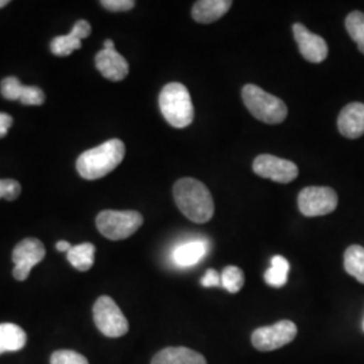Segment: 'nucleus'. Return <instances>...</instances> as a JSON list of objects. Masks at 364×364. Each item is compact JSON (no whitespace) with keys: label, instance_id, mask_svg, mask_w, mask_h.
Returning <instances> with one entry per match:
<instances>
[{"label":"nucleus","instance_id":"obj_12","mask_svg":"<svg viewBox=\"0 0 364 364\" xmlns=\"http://www.w3.org/2000/svg\"><path fill=\"white\" fill-rule=\"evenodd\" d=\"M1 96L7 100H18L25 105H42L45 93L38 87H26L16 77H6L0 82Z\"/></svg>","mask_w":364,"mask_h":364},{"label":"nucleus","instance_id":"obj_24","mask_svg":"<svg viewBox=\"0 0 364 364\" xmlns=\"http://www.w3.org/2000/svg\"><path fill=\"white\" fill-rule=\"evenodd\" d=\"M221 285L230 293H237L245 285V273L236 266H228L221 273Z\"/></svg>","mask_w":364,"mask_h":364},{"label":"nucleus","instance_id":"obj_17","mask_svg":"<svg viewBox=\"0 0 364 364\" xmlns=\"http://www.w3.org/2000/svg\"><path fill=\"white\" fill-rule=\"evenodd\" d=\"M151 364H207V359L186 347H169L158 352Z\"/></svg>","mask_w":364,"mask_h":364},{"label":"nucleus","instance_id":"obj_32","mask_svg":"<svg viewBox=\"0 0 364 364\" xmlns=\"http://www.w3.org/2000/svg\"><path fill=\"white\" fill-rule=\"evenodd\" d=\"M9 4V0H0V9L6 7Z\"/></svg>","mask_w":364,"mask_h":364},{"label":"nucleus","instance_id":"obj_2","mask_svg":"<svg viewBox=\"0 0 364 364\" xmlns=\"http://www.w3.org/2000/svg\"><path fill=\"white\" fill-rule=\"evenodd\" d=\"M126 154V146L120 139H111L78 156V174L85 180H99L117 169Z\"/></svg>","mask_w":364,"mask_h":364},{"label":"nucleus","instance_id":"obj_33","mask_svg":"<svg viewBox=\"0 0 364 364\" xmlns=\"http://www.w3.org/2000/svg\"><path fill=\"white\" fill-rule=\"evenodd\" d=\"M363 331H364V321H363Z\"/></svg>","mask_w":364,"mask_h":364},{"label":"nucleus","instance_id":"obj_27","mask_svg":"<svg viewBox=\"0 0 364 364\" xmlns=\"http://www.w3.org/2000/svg\"><path fill=\"white\" fill-rule=\"evenodd\" d=\"M100 4L114 13H123V11H129L132 10L135 6L134 0H102Z\"/></svg>","mask_w":364,"mask_h":364},{"label":"nucleus","instance_id":"obj_20","mask_svg":"<svg viewBox=\"0 0 364 364\" xmlns=\"http://www.w3.org/2000/svg\"><path fill=\"white\" fill-rule=\"evenodd\" d=\"M95 252L96 248L92 243H81L70 248L66 252V257L78 272H88L95 263Z\"/></svg>","mask_w":364,"mask_h":364},{"label":"nucleus","instance_id":"obj_9","mask_svg":"<svg viewBox=\"0 0 364 364\" xmlns=\"http://www.w3.org/2000/svg\"><path fill=\"white\" fill-rule=\"evenodd\" d=\"M252 169L262 178L279 183H289L297 178L299 168L294 162L279 156L262 154L254 159Z\"/></svg>","mask_w":364,"mask_h":364},{"label":"nucleus","instance_id":"obj_5","mask_svg":"<svg viewBox=\"0 0 364 364\" xmlns=\"http://www.w3.org/2000/svg\"><path fill=\"white\" fill-rule=\"evenodd\" d=\"M144 224V216L136 210H102L96 218L99 232L109 240H123L135 234Z\"/></svg>","mask_w":364,"mask_h":364},{"label":"nucleus","instance_id":"obj_18","mask_svg":"<svg viewBox=\"0 0 364 364\" xmlns=\"http://www.w3.org/2000/svg\"><path fill=\"white\" fill-rule=\"evenodd\" d=\"M208 245L204 240H191L182 243L173 251V262L178 267H191L205 257Z\"/></svg>","mask_w":364,"mask_h":364},{"label":"nucleus","instance_id":"obj_19","mask_svg":"<svg viewBox=\"0 0 364 364\" xmlns=\"http://www.w3.org/2000/svg\"><path fill=\"white\" fill-rule=\"evenodd\" d=\"M25 331L16 324H0V355L4 352L21 351L26 346Z\"/></svg>","mask_w":364,"mask_h":364},{"label":"nucleus","instance_id":"obj_14","mask_svg":"<svg viewBox=\"0 0 364 364\" xmlns=\"http://www.w3.org/2000/svg\"><path fill=\"white\" fill-rule=\"evenodd\" d=\"M340 134L348 139H356L364 135V105L351 103L346 105L338 119Z\"/></svg>","mask_w":364,"mask_h":364},{"label":"nucleus","instance_id":"obj_4","mask_svg":"<svg viewBox=\"0 0 364 364\" xmlns=\"http://www.w3.org/2000/svg\"><path fill=\"white\" fill-rule=\"evenodd\" d=\"M242 97L252 117L267 124H279L287 117V107L279 97L263 91L258 85L247 84L242 90Z\"/></svg>","mask_w":364,"mask_h":364},{"label":"nucleus","instance_id":"obj_8","mask_svg":"<svg viewBox=\"0 0 364 364\" xmlns=\"http://www.w3.org/2000/svg\"><path fill=\"white\" fill-rule=\"evenodd\" d=\"M297 336V326L290 320H282L270 326H262L254 331L252 346L262 352L275 351L290 344Z\"/></svg>","mask_w":364,"mask_h":364},{"label":"nucleus","instance_id":"obj_15","mask_svg":"<svg viewBox=\"0 0 364 364\" xmlns=\"http://www.w3.org/2000/svg\"><path fill=\"white\" fill-rule=\"evenodd\" d=\"M92 27L87 21H78L68 36H60L53 39L50 50L54 55L66 57L81 48V41L91 34Z\"/></svg>","mask_w":364,"mask_h":364},{"label":"nucleus","instance_id":"obj_25","mask_svg":"<svg viewBox=\"0 0 364 364\" xmlns=\"http://www.w3.org/2000/svg\"><path fill=\"white\" fill-rule=\"evenodd\" d=\"M50 364H90L88 359L81 353L69 350L53 352Z\"/></svg>","mask_w":364,"mask_h":364},{"label":"nucleus","instance_id":"obj_31","mask_svg":"<svg viewBox=\"0 0 364 364\" xmlns=\"http://www.w3.org/2000/svg\"><path fill=\"white\" fill-rule=\"evenodd\" d=\"M105 49H115V43L112 39H105Z\"/></svg>","mask_w":364,"mask_h":364},{"label":"nucleus","instance_id":"obj_11","mask_svg":"<svg viewBox=\"0 0 364 364\" xmlns=\"http://www.w3.org/2000/svg\"><path fill=\"white\" fill-rule=\"evenodd\" d=\"M294 38L299 45L301 55L313 64H320L328 57V45L326 39L317 34L311 33L306 27L301 23L293 26Z\"/></svg>","mask_w":364,"mask_h":364},{"label":"nucleus","instance_id":"obj_21","mask_svg":"<svg viewBox=\"0 0 364 364\" xmlns=\"http://www.w3.org/2000/svg\"><path fill=\"white\" fill-rule=\"evenodd\" d=\"M344 269L347 273L364 285V247L353 245L346 250Z\"/></svg>","mask_w":364,"mask_h":364},{"label":"nucleus","instance_id":"obj_10","mask_svg":"<svg viewBox=\"0 0 364 364\" xmlns=\"http://www.w3.org/2000/svg\"><path fill=\"white\" fill-rule=\"evenodd\" d=\"M45 246L36 237H27L18 243L13 251L14 278L16 281H25L31 269L45 258Z\"/></svg>","mask_w":364,"mask_h":364},{"label":"nucleus","instance_id":"obj_3","mask_svg":"<svg viewBox=\"0 0 364 364\" xmlns=\"http://www.w3.org/2000/svg\"><path fill=\"white\" fill-rule=\"evenodd\" d=\"M159 108L170 126L185 129L192 124L195 107L191 93L180 82H170L159 93Z\"/></svg>","mask_w":364,"mask_h":364},{"label":"nucleus","instance_id":"obj_29","mask_svg":"<svg viewBox=\"0 0 364 364\" xmlns=\"http://www.w3.org/2000/svg\"><path fill=\"white\" fill-rule=\"evenodd\" d=\"M13 126V117L9 114L0 112V138H4Z\"/></svg>","mask_w":364,"mask_h":364},{"label":"nucleus","instance_id":"obj_26","mask_svg":"<svg viewBox=\"0 0 364 364\" xmlns=\"http://www.w3.org/2000/svg\"><path fill=\"white\" fill-rule=\"evenodd\" d=\"M21 192H22V188L19 182L15 181L13 178L0 180V198L14 201L15 198H18V196L21 195Z\"/></svg>","mask_w":364,"mask_h":364},{"label":"nucleus","instance_id":"obj_16","mask_svg":"<svg viewBox=\"0 0 364 364\" xmlns=\"http://www.w3.org/2000/svg\"><path fill=\"white\" fill-rule=\"evenodd\" d=\"M231 0H200L192 9V16L198 23H212L230 11Z\"/></svg>","mask_w":364,"mask_h":364},{"label":"nucleus","instance_id":"obj_1","mask_svg":"<svg viewBox=\"0 0 364 364\" xmlns=\"http://www.w3.org/2000/svg\"><path fill=\"white\" fill-rule=\"evenodd\" d=\"M173 196L182 215L189 220L203 224L213 218V197L203 182L191 177L181 178L174 183Z\"/></svg>","mask_w":364,"mask_h":364},{"label":"nucleus","instance_id":"obj_28","mask_svg":"<svg viewBox=\"0 0 364 364\" xmlns=\"http://www.w3.org/2000/svg\"><path fill=\"white\" fill-rule=\"evenodd\" d=\"M221 275L213 269H209L205 275L201 279V285L204 287H213L220 285Z\"/></svg>","mask_w":364,"mask_h":364},{"label":"nucleus","instance_id":"obj_23","mask_svg":"<svg viewBox=\"0 0 364 364\" xmlns=\"http://www.w3.org/2000/svg\"><path fill=\"white\" fill-rule=\"evenodd\" d=\"M346 28L356 42L359 50L364 54V14L362 11L350 14L346 19Z\"/></svg>","mask_w":364,"mask_h":364},{"label":"nucleus","instance_id":"obj_30","mask_svg":"<svg viewBox=\"0 0 364 364\" xmlns=\"http://www.w3.org/2000/svg\"><path fill=\"white\" fill-rule=\"evenodd\" d=\"M72 247H73V246H70V243L65 242V240H60V242L55 245V248H57L60 252H68Z\"/></svg>","mask_w":364,"mask_h":364},{"label":"nucleus","instance_id":"obj_13","mask_svg":"<svg viewBox=\"0 0 364 364\" xmlns=\"http://www.w3.org/2000/svg\"><path fill=\"white\" fill-rule=\"evenodd\" d=\"M96 68L103 75V77L111 81H122L127 77L130 65L127 60L119 54L115 49H103L96 54Z\"/></svg>","mask_w":364,"mask_h":364},{"label":"nucleus","instance_id":"obj_6","mask_svg":"<svg viewBox=\"0 0 364 364\" xmlns=\"http://www.w3.org/2000/svg\"><path fill=\"white\" fill-rule=\"evenodd\" d=\"M93 320L97 329L107 338H120L129 332V321L117 302L102 296L93 305Z\"/></svg>","mask_w":364,"mask_h":364},{"label":"nucleus","instance_id":"obj_22","mask_svg":"<svg viewBox=\"0 0 364 364\" xmlns=\"http://www.w3.org/2000/svg\"><path fill=\"white\" fill-rule=\"evenodd\" d=\"M290 270V264L287 258L281 255H275L272 259V266L264 273V281L267 285L273 287H282L287 282V275Z\"/></svg>","mask_w":364,"mask_h":364},{"label":"nucleus","instance_id":"obj_7","mask_svg":"<svg viewBox=\"0 0 364 364\" xmlns=\"http://www.w3.org/2000/svg\"><path fill=\"white\" fill-rule=\"evenodd\" d=\"M338 204L336 192L328 186H308L299 192V212L308 218L329 215Z\"/></svg>","mask_w":364,"mask_h":364}]
</instances>
